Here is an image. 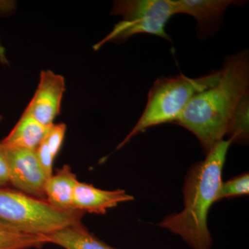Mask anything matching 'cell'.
<instances>
[{"instance_id": "cell-1", "label": "cell", "mask_w": 249, "mask_h": 249, "mask_svg": "<svg viewBox=\"0 0 249 249\" xmlns=\"http://www.w3.org/2000/svg\"><path fill=\"white\" fill-rule=\"evenodd\" d=\"M221 70L219 81L192 98L175 122L194 134L206 153L224 140L237 104L249 93L248 50L228 57Z\"/></svg>"}, {"instance_id": "cell-2", "label": "cell", "mask_w": 249, "mask_h": 249, "mask_svg": "<svg viewBox=\"0 0 249 249\" xmlns=\"http://www.w3.org/2000/svg\"><path fill=\"white\" fill-rule=\"evenodd\" d=\"M230 139L217 142L204 160L188 170L183 187L184 207L178 213L167 215L158 224L181 237L192 249H211L213 245L208 227V215L222 183Z\"/></svg>"}, {"instance_id": "cell-3", "label": "cell", "mask_w": 249, "mask_h": 249, "mask_svg": "<svg viewBox=\"0 0 249 249\" xmlns=\"http://www.w3.org/2000/svg\"><path fill=\"white\" fill-rule=\"evenodd\" d=\"M221 74L222 70L196 78L181 73L158 78L149 91L146 106L138 122L116 150L145 129L166 123H175L192 98L215 85Z\"/></svg>"}, {"instance_id": "cell-4", "label": "cell", "mask_w": 249, "mask_h": 249, "mask_svg": "<svg viewBox=\"0 0 249 249\" xmlns=\"http://www.w3.org/2000/svg\"><path fill=\"white\" fill-rule=\"evenodd\" d=\"M85 213L55 209L37 199L7 187L0 188V226L12 231L47 235L71 226L80 225Z\"/></svg>"}, {"instance_id": "cell-5", "label": "cell", "mask_w": 249, "mask_h": 249, "mask_svg": "<svg viewBox=\"0 0 249 249\" xmlns=\"http://www.w3.org/2000/svg\"><path fill=\"white\" fill-rule=\"evenodd\" d=\"M112 14L122 16V20L96 45V49L106 42H123L139 34L171 41L165 26L178 13L175 0H127L116 1Z\"/></svg>"}, {"instance_id": "cell-6", "label": "cell", "mask_w": 249, "mask_h": 249, "mask_svg": "<svg viewBox=\"0 0 249 249\" xmlns=\"http://www.w3.org/2000/svg\"><path fill=\"white\" fill-rule=\"evenodd\" d=\"M5 147L9 161L10 184L28 196L45 199L47 178L39 163L35 150Z\"/></svg>"}, {"instance_id": "cell-7", "label": "cell", "mask_w": 249, "mask_h": 249, "mask_svg": "<svg viewBox=\"0 0 249 249\" xmlns=\"http://www.w3.org/2000/svg\"><path fill=\"white\" fill-rule=\"evenodd\" d=\"M65 91L63 76L51 70H42L38 86L25 111L40 124L50 127L60 114Z\"/></svg>"}, {"instance_id": "cell-8", "label": "cell", "mask_w": 249, "mask_h": 249, "mask_svg": "<svg viewBox=\"0 0 249 249\" xmlns=\"http://www.w3.org/2000/svg\"><path fill=\"white\" fill-rule=\"evenodd\" d=\"M178 14L189 15L196 19L201 37L213 34L221 24L223 16L231 5L242 1L234 0H175Z\"/></svg>"}, {"instance_id": "cell-9", "label": "cell", "mask_w": 249, "mask_h": 249, "mask_svg": "<svg viewBox=\"0 0 249 249\" xmlns=\"http://www.w3.org/2000/svg\"><path fill=\"white\" fill-rule=\"evenodd\" d=\"M134 196L124 190L105 191L87 183H77L73 193V210L83 213L105 214L107 210L121 203L134 200Z\"/></svg>"}, {"instance_id": "cell-10", "label": "cell", "mask_w": 249, "mask_h": 249, "mask_svg": "<svg viewBox=\"0 0 249 249\" xmlns=\"http://www.w3.org/2000/svg\"><path fill=\"white\" fill-rule=\"evenodd\" d=\"M71 167L65 165L48 178L45 186V199L55 209L63 211L73 210V193L78 182Z\"/></svg>"}, {"instance_id": "cell-11", "label": "cell", "mask_w": 249, "mask_h": 249, "mask_svg": "<svg viewBox=\"0 0 249 249\" xmlns=\"http://www.w3.org/2000/svg\"><path fill=\"white\" fill-rule=\"evenodd\" d=\"M50 127L40 124L24 111L14 129L1 142L8 147L36 150L45 140Z\"/></svg>"}, {"instance_id": "cell-12", "label": "cell", "mask_w": 249, "mask_h": 249, "mask_svg": "<svg viewBox=\"0 0 249 249\" xmlns=\"http://www.w3.org/2000/svg\"><path fill=\"white\" fill-rule=\"evenodd\" d=\"M45 236L48 238L49 244L65 249H121L111 247L100 240L83 224L65 227Z\"/></svg>"}, {"instance_id": "cell-13", "label": "cell", "mask_w": 249, "mask_h": 249, "mask_svg": "<svg viewBox=\"0 0 249 249\" xmlns=\"http://www.w3.org/2000/svg\"><path fill=\"white\" fill-rule=\"evenodd\" d=\"M249 93L237 104L229 123L227 135L232 142L246 144L249 138Z\"/></svg>"}, {"instance_id": "cell-14", "label": "cell", "mask_w": 249, "mask_h": 249, "mask_svg": "<svg viewBox=\"0 0 249 249\" xmlns=\"http://www.w3.org/2000/svg\"><path fill=\"white\" fill-rule=\"evenodd\" d=\"M47 244V236L19 233L0 226V249H41Z\"/></svg>"}, {"instance_id": "cell-15", "label": "cell", "mask_w": 249, "mask_h": 249, "mask_svg": "<svg viewBox=\"0 0 249 249\" xmlns=\"http://www.w3.org/2000/svg\"><path fill=\"white\" fill-rule=\"evenodd\" d=\"M249 193V173L242 174L239 176L222 182L218 191L217 201L225 198L248 195Z\"/></svg>"}, {"instance_id": "cell-16", "label": "cell", "mask_w": 249, "mask_h": 249, "mask_svg": "<svg viewBox=\"0 0 249 249\" xmlns=\"http://www.w3.org/2000/svg\"><path fill=\"white\" fill-rule=\"evenodd\" d=\"M66 129L67 125L65 124H53L49 129L45 141L54 158L58 155L61 148Z\"/></svg>"}, {"instance_id": "cell-17", "label": "cell", "mask_w": 249, "mask_h": 249, "mask_svg": "<svg viewBox=\"0 0 249 249\" xmlns=\"http://www.w3.org/2000/svg\"><path fill=\"white\" fill-rule=\"evenodd\" d=\"M35 151L41 168L43 170L46 178L48 179L53 175V160L55 158L51 153L48 145L45 140L41 142L39 146L36 149Z\"/></svg>"}, {"instance_id": "cell-18", "label": "cell", "mask_w": 249, "mask_h": 249, "mask_svg": "<svg viewBox=\"0 0 249 249\" xmlns=\"http://www.w3.org/2000/svg\"><path fill=\"white\" fill-rule=\"evenodd\" d=\"M10 184L9 161L6 147L0 142V188H4Z\"/></svg>"}, {"instance_id": "cell-19", "label": "cell", "mask_w": 249, "mask_h": 249, "mask_svg": "<svg viewBox=\"0 0 249 249\" xmlns=\"http://www.w3.org/2000/svg\"><path fill=\"white\" fill-rule=\"evenodd\" d=\"M1 120H2V117H1V116H0V122H1Z\"/></svg>"}]
</instances>
